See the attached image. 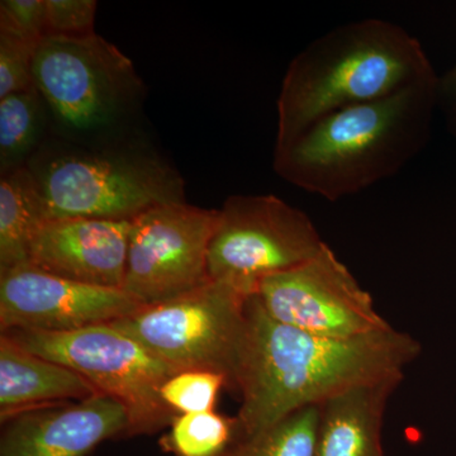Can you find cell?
Masks as SVG:
<instances>
[{"instance_id": "cell-9", "label": "cell", "mask_w": 456, "mask_h": 456, "mask_svg": "<svg viewBox=\"0 0 456 456\" xmlns=\"http://www.w3.org/2000/svg\"><path fill=\"white\" fill-rule=\"evenodd\" d=\"M220 209L171 203L131 222L125 290L141 307L160 305L211 281L208 250Z\"/></svg>"}, {"instance_id": "cell-6", "label": "cell", "mask_w": 456, "mask_h": 456, "mask_svg": "<svg viewBox=\"0 0 456 456\" xmlns=\"http://www.w3.org/2000/svg\"><path fill=\"white\" fill-rule=\"evenodd\" d=\"M29 169L51 220L134 221L156 207L185 202L179 174L146 156L68 154Z\"/></svg>"}, {"instance_id": "cell-3", "label": "cell", "mask_w": 456, "mask_h": 456, "mask_svg": "<svg viewBox=\"0 0 456 456\" xmlns=\"http://www.w3.org/2000/svg\"><path fill=\"white\" fill-rule=\"evenodd\" d=\"M432 77H436L421 44L401 26L364 20L336 27L288 66L278 97L275 149L327 114Z\"/></svg>"}, {"instance_id": "cell-21", "label": "cell", "mask_w": 456, "mask_h": 456, "mask_svg": "<svg viewBox=\"0 0 456 456\" xmlns=\"http://www.w3.org/2000/svg\"><path fill=\"white\" fill-rule=\"evenodd\" d=\"M37 47L0 32V99L36 88L33 60Z\"/></svg>"}, {"instance_id": "cell-16", "label": "cell", "mask_w": 456, "mask_h": 456, "mask_svg": "<svg viewBox=\"0 0 456 456\" xmlns=\"http://www.w3.org/2000/svg\"><path fill=\"white\" fill-rule=\"evenodd\" d=\"M51 220L40 185L26 165L0 179V275L29 265V248L38 228Z\"/></svg>"}, {"instance_id": "cell-24", "label": "cell", "mask_w": 456, "mask_h": 456, "mask_svg": "<svg viewBox=\"0 0 456 456\" xmlns=\"http://www.w3.org/2000/svg\"><path fill=\"white\" fill-rule=\"evenodd\" d=\"M448 88L450 92H456V71L452 75V77H450Z\"/></svg>"}, {"instance_id": "cell-15", "label": "cell", "mask_w": 456, "mask_h": 456, "mask_svg": "<svg viewBox=\"0 0 456 456\" xmlns=\"http://www.w3.org/2000/svg\"><path fill=\"white\" fill-rule=\"evenodd\" d=\"M97 389L64 365L36 355L8 335L0 338V416L2 421L62 399L92 397Z\"/></svg>"}, {"instance_id": "cell-2", "label": "cell", "mask_w": 456, "mask_h": 456, "mask_svg": "<svg viewBox=\"0 0 456 456\" xmlns=\"http://www.w3.org/2000/svg\"><path fill=\"white\" fill-rule=\"evenodd\" d=\"M439 82L432 77L388 97L327 114L277 147L281 178L335 202L397 174L424 147Z\"/></svg>"}, {"instance_id": "cell-20", "label": "cell", "mask_w": 456, "mask_h": 456, "mask_svg": "<svg viewBox=\"0 0 456 456\" xmlns=\"http://www.w3.org/2000/svg\"><path fill=\"white\" fill-rule=\"evenodd\" d=\"M226 378L208 370L178 371L161 387V398L174 413L211 412Z\"/></svg>"}, {"instance_id": "cell-10", "label": "cell", "mask_w": 456, "mask_h": 456, "mask_svg": "<svg viewBox=\"0 0 456 456\" xmlns=\"http://www.w3.org/2000/svg\"><path fill=\"white\" fill-rule=\"evenodd\" d=\"M254 296L273 320L323 338H355L392 326L327 244L302 265L261 279Z\"/></svg>"}, {"instance_id": "cell-11", "label": "cell", "mask_w": 456, "mask_h": 456, "mask_svg": "<svg viewBox=\"0 0 456 456\" xmlns=\"http://www.w3.org/2000/svg\"><path fill=\"white\" fill-rule=\"evenodd\" d=\"M125 290L56 277L31 265L0 275L2 332H68L110 323L140 310Z\"/></svg>"}, {"instance_id": "cell-5", "label": "cell", "mask_w": 456, "mask_h": 456, "mask_svg": "<svg viewBox=\"0 0 456 456\" xmlns=\"http://www.w3.org/2000/svg\"><path fill=\"white\" fill-rule=\"evenodd\" d=\"M36 355L82 375L102 395L127 408L131 434H149L175 419L161 398L176 369L110 323L68 332H2Z\"/></svg>"}, {"instance_id": "cell-22", "label": "cell", "mask_w": 456, "mask_h": 456, "mask_svg": "<svg viewBox=\"0 0 456 456\" xmlns=\"http://www.w3.org/2000/svg\"><path fill=\"white\" fill-rule=\"evenodd\" d=\"M95 0H46V37H86L94 35Z\"/></svg>"}, {"instance_id": "cell-7", "label": "cell", "mask_w": 456, "mask_h": 456, "mask_svg": "<svg viewBox=\"0 0 456 456\" xmlns=\"http://www.w3.org/2000/svg\"><path fill=\"white\" fill-rule=\"evenodd\" d=\"M325 245L311 218L281 198L231 196L209 245V278L254 294L261 279L302 265Z\"/></svg>"}, {"instance_id": "cell-23", "label": "cell", "mask_w": 456, "mask_h": 456, "mask_svg": "<svg viewBox=\"0 0 456 456\" xmlns=\"http://www.w3.org/2000/svg\"><path fill=\"white\" fill-rule=\"evenodd\" d=\"M0 32L38 46L46 37V0H2Z\"/></svg>"}, {"instance_id": "cell-12", "label": "cell", "mask_w": 456, "mask_h": 456, "mask_svg": "<svg viewBox=\"0 0 456 456\" xmlns=\"http://www.w3.org/2000/svg\"><path fill=\"white\" fill-rule=\"evenodd\" d=\"M0 456H86L99 444L131 434L127 408L95 393L73 404H45L12 417Z\"/></svg>"}, {"instance_id": "cell-8", "label": "cell", "mask_w": 456, "mask_h": 456, "mask_svg": "<svg viewBox=\"0 0 456 456\" xmlns=\"http://www.w3.org/2000/svg\"><path fill=\"white\" fill-rule=\"evenodd\" d=\"M35 86L68 127L106 125L137 97L141 80L130 59L102 36H47L33 60Z\"/></svg>"}, {"instance_id": "cell-1", "label": "cell", "mask_w": 456, "mask_h": 456, "mask_svg": "<svg viewBox=\"0 0 456 456\" xmlns=\"http://www.w3.org/2000/svg\"><path fill=\"white\" fill-rule=\"evenodd\" d=\"M421 354L406 332L388 327L355 338H332L281 325L251 294L235 391L241 395L236 440L248 439L294 411L404 369Z\"/></svg>"}, {"instance_id": "cell-13", "label": "cell", "mask_w": 456, "mask_h": 456, "mask_svg": "<svg viewBox=\"0 0 456 456\" xmlns=\"http://www.w3.org/2000/svg\"><path fill=\"white\" fill-rule=\"evenodd\" d=\"M132 221L53 218L29 248V265L56 277L122 289Z\"/></svg>"}, {"instance_id": "cell-4", "label": "cell", "mask_w": 456, "mask_h": 456, "mask_svg": "<svg viewBox=\"0 0 456 456\" xmlns=\"http://www.w3.org/2000/svg\"><path fill=\"white\" fill-rule=\"evenodd\" d=\"M251 294L224 281L110 322L178 371L208 370L236 388Z\"/></svg>"}, {"instance_id": "cell-18", "label": "cell", "mask_w": 456, "mask_h": 456, "mask_svg": "<svg viewBox=\"0 0 456 456\" xmlns=\"http://www.w3.org/2000/svg\"><path fill=\"white\" fill-rule=\"evenodd\" d=\"M42 102L37 88L0 99L2 173L22 167L42 128Z\"/></svg>"}, {"instance_id": "cell-17", "label": "cell", "mask_w": 456, "mask_h": 456, "mask_svg": "<svg viewBox=\"0 0 456 456\" xmlns=\"http://www.w3.org/2000/svg\"><path fill=\"white\" fill-rule=\"evenodd\" d=\"M320 404L294 411L248 439H237L224 456H314Z\"/></svg>"}, {"instance_id": "cell-14", "label": "cell", "mask_w": 456, "mask_h": 456, "mask_svg": "<svg viewBox=\"0 0 456 456\" xmlns=\"http://www.w3.org/2000/svg\"><path fill=\"white\" fill-rule=\"evenodd\" d=\"M403 378L360 384L322 402L314 456H384V415Z\"/></svg>"}, {"instance_id": "cell-19", "label": "cell", "mask_w": 456, "mask_h": 456, "mask_svg": "<svg viewBox=\"0 0 456 456\" xmlns=\"http://www.w3.org/2000/svg\"><path fill=\"white\" fill-rule=\"evenodd\" d=\"M235 419L218 413L179 415L171 422L167 448L175 456H224L236 440Z\"/></svg>"}]
</instances>
